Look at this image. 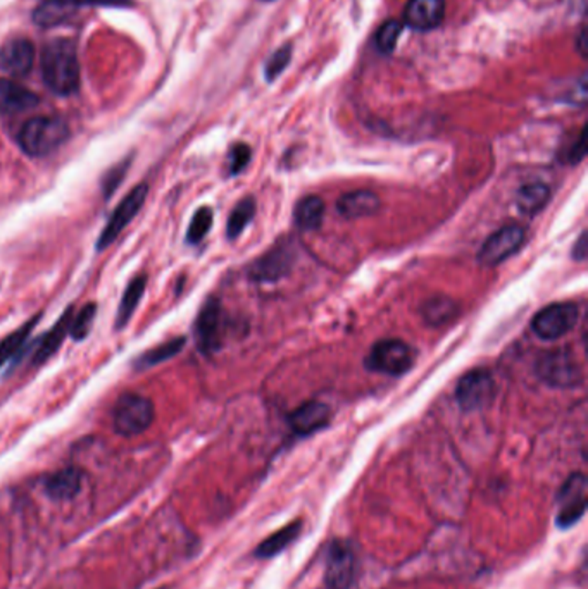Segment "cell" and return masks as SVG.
Wrapping results in <instances>:
<instances>
[{
    "label": "cell",
    "mask_w": 588,
    "mask_h": 589,
    "mask_svg": "<svg viewBox=\"0 0 588 589\" xmlns=\"http://www.w3.org/2000/svg\"><path fill=\"white\" fill-rule=\"evenodd\" d=\"M127 169H128V163H123L109 171V175L104 180V195L109 196L111 194H115L116 188L119 186V183L125 178Z\"/></svg>",
    "instance_id": "cell-36"
},
{
    "label": "cell",
    "mask_w": 588,
    "mask_h": 589,
    "mask_svg": "<svg viewBox=\"0 0 588 589\" xmlns=\"http://www.w3.org/2000/svg\"><path fill=\"white\" fill-rule=\"evenodd\" d=\"M35 63V47L26 38H16L0 47V71L23 78L32 71Z\"/></svg>",
    "instance_id": "cell-13"
},
{
    "label": "cell",
    "mask_w": 588,
    "mask_h": 589,
    "mask_svg": "<svg viewBox=\"0 0 588 589\" xmlns=\"http://www.w3.org/2000/svg\"><path fill=\"white\" fill-rule=\"evenodd\" d=\"M75 13H76L75 7H69L59 2L42 0V4L33 13V21L42 28H52L67 23Z\"/></svg>",
    "instance_id": "cell-25"
},
{
    "label": "cell",
    "mask_w": 588,
    "mask_h": 589,
    "mask_svg": "<svg viewBox=\"0 0 588 589\" xmlns=\"http://www.w3.org/2000/svg\"><path fill=\"white\" fill-rule=\"evenodd\" d=\"M292 59V45L287 44L283 47H279L269 59L268 63L264 65V75H266V80L268 82H275L279 78V75L287 69V65L290 63Z\"/></svg>",
    "instance_id": "cell-33"
},
{
    "label": "cell",
    "mask_w": 588,
    "mask_h": 589,
    "mask_svg": "<svg viewBox=\"0 0 588 589\" xmlns=\"http://www.w3.org/2000/svg\"><path fill=\"white\" fill-rule=\"evenodd\" d=\"M495 394V381L489 369H473L461 377L456 388V400L464 412L483 409Z\"/></svg>",
    "instance_id": "cell-6"
},
{
    "label": "cell",
    "mask_w": 588,
    "mask_h": 589,
    "mask_svg": "<svg viewBox=\"0 0 588 589\" xmlns=\"http://www.w3.org/2000/svg\"><path fill=\"white\" fill-rule=\"evenodd\" d=\"M69 138V126L65 119L54 115L33 117L19 131L17 142L25 154L32 157H46Z\"/></svg>",
    "instance_id": "cell-2"
},
{
    "label": "cell",
    "mask_w": 588,
    "mask_h": 589,
    "mask_svg": "<svg viewBox=\"0 0 588 589\" xmlns=\"http://www.w3.org/2000/svg\"><path fill=\"white\" fill-rule=\"evenodd\" d=\"M59 2L69 7H83V5H94V7H130L135 0H50Z\"/></svg>",
    "instance_id": "cell-35"
},
{
    "label": "cell",
    "mask_w": 588,
    "mask_h": 589,
    "mask_svg": "<svg viewBox=\"0 0 588 589\" xmlns=\"http://www.w3.org/2000/svg\"><path fill=\"white\" fill-rule=\"evenodd\" d=\"M261 2H275V0H261Z\"/></svg>",
    "instance_id": "cell-40"
},
{
    "label": "cell",
    "mask_w": 588,
    "mask_h": 589,
    "mask_svg": "<svg viewBox=\"0 0 588 589\" xmlns=\"http://www.w3.org/2000/svg\"><path fill=\"white\" fill-rule=\"evenodd\" d=\"M294 262V246L290 242H281L252 264L248 276L256 283H277L290 273Z\"/></svg>",
    "instance_id": "cell-10"
},
{
    "label": "cell",
    "mask_w": 588,
    "mask_h": 589,
    "mask_svg": "<svg viewBox=\"0 0 588 589\" xmlns=\"http://www.w3.org/2000/svg\"><path fill=\"white\" fill-rule=\"evenodd\" d=\"M402 35V23L397 19L385 21L376 33V47L381 54H392L397 47L399 36Z\"/></svg>",
    "instance_id": "cell-30"
},
{
    "label": "cell",
    "mask_w": 588,
    "mask_h": 589,
    "mask_svg": "<svg viewBox=\"0 0 588 589\" xmlns=\"http://www.w3.org/2000/svg\"><path fill=\"white\" fill-rule=\"evenodd\" d=\"M325 217V204L319 196L302 198L294 209V223L302 231L318 229Z\"/></svg>",
    "instance_id": "cell-21"
},
{
    "label": "cell",
    "mask_w": 588,
    "mask_h": 589,
    "mask_svg": "<svg viewBox=\"0 0 588 589\" xmlns=\"http://www.w3.org/2000/svg\"><path fill=\"white\" fill-rule=\"evenodd\" d=\"M38 97L21 83L0 80V113L17 115L38 105Z\"/></svg>",
    "instance_id": "cell-16"
},
{
    "label": "cell",
    "mask_w": 588,
    "mask_h": 589,
    "mask_svg": "<svg viewBox=\"0 0 588 589\" xmlns=\"http://www.w3.org/2000/svg\"><path fill=\"white\" fill-rule=\"evenodd\" d=\"M354 581V555L342 543H337L328 552L325 584L328 589H349Z\"/></svg>",
    "instance_id": "cell-14"
},
{
    "label": "cell",
    "mask_w": 588,
    "mask_h": 589,
    "mask_svg": "<svg viewBox=\"0 0 588 589\" xmlns=\"http://www.w3.org/2000/svg\"><path fill=\"white\" fill-rule=\"evenodd\" d=\"M559 502L561 507L557 514V525L566 529L578 523L587 508V477L583 474L572 475L559 491Z\"/></svg>",
    "instance_id": "cell-11"
},
{
    "label": "cell",
    "mask_w": 588,
    "mask_h": 589,
    "mask_svg": "<svg viewBox=\"0 0 588 589\" xmlns=\"http://www.w3.org/2000/svg\"><path fill=\"white\" fill-rule=\"evenodd\" d=\"M445 17V0H409L404 19L416 32L439 28Z\"/></svg>",
    "instance_id": "cell-15"
},
{
    "label": "cell",
    "mask_w": 588,
    "mask_h": 589,
    "mask_svg": "<svg viewBox=\"0 0 588 589\" xmlns=\"http://www.w3.org/2000/svg\"><path fill=\"white\" fill-rule=\"evenodd\" d=\"M221 305L209 298L198 312L196 323L197 344L200 352L214 354L221 346Z\"/></svg>",
    "instance_id": "cell-12"
},
{
    "label": "cell",
    "mask_w": 588,
    "mask_h": 589,
    "mask_svg": "<svg viewBox=\"0 0 588 589\" xmlns=\"http://www.w3.org/2000/svg\"><path fill=\"white\" fill-rule=\"evenodd\" d=\"M587 30L583 28V30H582V33H580V38H578V47H580V52H582V55H583V57L587 55Z\"/></svg>",
    "instance_id": "cell-39"
},
{
    "label": "cell",
    "mask_w": 588,
    "mask_h": 589,
    "mask_svg": "<svg viewBox=\"0 0 588 589\" xmlns=\"http://www.w3.org/2000/svg\"><path fill=\"white\" fill-rule=\"evenodd\" d=\"M578 307L570 302L547 305L532 319V329L542 340H557L578 323Z\"/></svg>",
    "instance_id": "cell-7"
},
{
    "label": "cell",
    "mask_w": 588,
    "mask_h": 589,
    "mask_svg": "<svg viewBox=\"0 0 588 589\" xmlns=\"http://www.w3.org/2000/svg\"><path fill=\"white\" fill-rule=\"evenodd\" d=\"M211 226H213V211L209 207L198 209L188 226V233H187L188 244H194V245L200 244L206 238V235L209 233Z\"/></svg>",
    "instance_id": "cell-32"
},
{
    "label": "cell",
    "mask_w": 588,
    "mask_h": 589,
    "mask_svg": "<svg viewBox=\"0 0 588 589\" xmlns=\"http://www.w3.org/2000/svg\"><path fill=\"white\" fill-rule=\"evenodd\" d=\"M585 152H587V147H585V131H580L576 142L573 144L570 147V152H568V161L572 164L580 163L583 157H585Z\"/></svg>",
    "instance_id": "cell-37"
},
{
    "label": "cell",
    "mask_w": 588,
    "mask_h": 589,
    "mask_svg": "<svg viewBox=\"0 0 588 589\" xmlns=\"http://www.w3.org/2000/svg\"><path fill=\"white\" fill-rule=\"evenodd\" d=\"M537 373L553 388H573L583 381L580 365L570 352L556 350L545 354L537 364Z\"/></svg>",
    "instance_id": "cell-5"
},
{
    "label": "cell",
    "mask_w": 588,
    "mask_h": 589,
    "mask_svg": "<svg viewBox=\"0 0 588 589\" xmlns=\"http://www.w3.org/2000/svg\"><path fill=\"white\" fill-rule=\"evenodd\" d=\"M290 427L300 436H308L329 423V409L321 402H308L290 415Z\"/></svg>",
    "instance_id": "cell-17"
},
{
    "label": "cell",
    "mask_w": 588,
    "mask_h": 589,
    "mask_svg": "<svg viewBox=\"0 0 588 589\" xmlns=\"http://www.w3.org/2000/svg\"><path fill=\"white\" fill-rule=\"evenodd\" d=\"M183 346H185V338H173V340H169L166 344L148 350L146 355H142L138 359V365L140 367H152V365L161 364L164 360L173 359L175 355L180 354Z\"/></svg>",
    "instance_id": "cell-29"
},
{
    "label": "cell",
    "mask_w": 588,
    "mask_h": 589,
    "mask_svg": "<svg viewBox=\"0 0 588 589\" xmlns=\"http://www.w3.org/2000/svg\"><path fill=\"white\" fill-rule=\"evenodd\" d=\"M337 209L347 219H360L366 215H373L380 209V198L368 190L350 192L339 200Z\"/></svg>",
    "instance_id": "cell-19"
},
{
    "label": "cell",
    "mask_w": 588,
    "mask_h": 589,
    "mask_svg": "<svg viewBox=\"0 0 588 589\" xmlns=\"http://www.w3.org/2000/svg\"><path fill=\"white\" fill-rule=\"evenodd\" d=\"M156 409L154 404L137 393L123 394L113 412V423L117 434L121 436H138L147 431L154 423Z\"/></svg>",
    "instance_id": "cell-3"
},
{
    "label": "cell",
    "mask_w": 588,
    "mask_h": 589,
    "mask_svg": "<svg viewBox=\"0 0 588 589\" xmlns=\"http://www.w3.org/2000/svg\"><path fill=\"white\" fill-rule=\"evenodd\" d=\"M412 360L414 354L408 344L400 340H381L366 357V367L381 374L400 376L411 369Z\"/></svg>",
    "instance_id": "cell-4"
},
{
    "label": "cell",
    "mask_w": 588,
    "mask_h": 589,
    "mask_svg": "<svg viewBox=\"0 0 588 589\" xmlns=\"http://www.w3.org/2000/svg\"><path fill=\"white\" fill-rule=\"evenodd\" d=\"M254 214H256V202L250 196L240 200L235 205V209L229 215L228 226H227V235H228L229 240H235L237 236H240V233L247 228V225L254 219Z\"/></svg>",
    "instance_id": "cell-27"
},
{
    "label": "cell",
    "mask_w": 588,
    "mask_h": 589,
    "mask_svg": "<svg viewBox=\"0 0 588 589\" xmlns=\"http://www.w3.org/2000/svg\"><path fill=\"white\" fill-rule=\"evenodd\" d=\"M147 192V185H138L121 200V204L116 207L111 219L107 221L106 228L98 236V250H106L107 246L115 244L116 238L121 235V231L130 225L137 214L140 213L142 205L146 204Z\"/></svg>",
    "instance_id": "cell-8"
},
{
    "label": "cell",
    "mask_w": 588,
    "mask_h": 589,
    "mask_svg": "<svg viewBox=\"0 0 588 589\" xmlns=\"http://www.w3.org/2000/svg\"><path fill=\"white\" fill-rule=\"evenodd\" d=\"M551 198V190L543 183H530L524 185L518 192V209L523 214L533 215L539 214L549 202Z\"/></svg>",
    "instance_id": "cell-26"
},
{
    "label": "cell",
    "mask_w": 588,
    "mask_h": 589,
    "mask_svg": "<svg viewBox=\"0 0 588 589\" xmlns=\"http://www.w3.org/2000/svg\"><path fill=\"white\" fill-rule=\"evenodd\" d=\"M96 314H97V307L96 304H88L85 305L78 315L71 317V324H69V334L73 336V340L80 342L88 336V333L94 327V321H96Z\"/></svg>",
    "instance_id": "cell-31"
},
{
    "label": "cell",
    "mask_w": 588,
    "mask_h": 589,
    "mask_svg": "<svg viewBox=\"0 0 588 589\" xmlns=\"http://www.w3.org/2000/svg\"><path fill=\"white\" fill-rule=\"evenodd\" d=\"M83 475L78 469L67 467L47 477L46 493L52 500H71L82 490Z\"/></svg>",
    "instance_id": "cell-18"
},
{
    "label": "cell",
    "mask_w": 588,
    "mask_h": 589,
    "mask_svg": "<svg viewBox=\"0 0 588 589\" xmlns=\"http://www.w3.org/2000/svg\"><path fill=\"white\" fill-rule=\"evenodd\" d=\"M252 150L246 144H237L229 152V175H238L250 163Z\"/></svg>",
    "instance_id": "cell-34"
},
{
    "label": "cell",
    "mask_w": 588,
    "mask_h": 589,
    "mask_svg": "<svg viewBox=\"0 0 588 589\" xmlns=\"http://www.w3.org/2000/svg\"><path fill=\"white\" fill-rule=\"evenodd\" d=\"M300 529H302V521H294V523L289 524L287 527L273 533L269 538H266L256 548V555L259 556V558H271V556L279 555L287 546H290L299 538Z\"/></svg>",
    "instance_id": "cell-22"
},
{
    "label": "cell",
    "mask_w": 588,
    "mask_h": 589,
    "mask_svg": "<svg viewBox=\"0 0 588 589\" xmlns=\"http://www.w3.org/2000/svg\"><path fill=\"white\" fill-rule=\"evenodd\" d=\"M42 76L56 95L67 97L80 88V63L73 40L54 38L42 52Z\"/></svg>",
    "instance_id": "cell-1"
},
{
    "label": "cell",
    "mask_w": 588,
    "mask_h": 589,
    "mask_svg": "<svg viewBox=\"0 0 588 589\" xmlns=\"http://www.w3.org/2000/svg\"><path fill=\"white\" fill-rule=\"evenodd\" d=\"M146 286H147V276L146 275L137 276L128 285L127 292H125L123 298H121L119 309H117V317H116V327L117 329H121V327L128 324L133 312H135L137 305L140 304L142 296L146 294Z\"/></svg>",
    "instance_id": "cell-24"
},
{
    "label": "cell",
    "mask_w": 588,
    "mask_h": 589,
    "mask_svg": "<svg viewBox=\"0 0 588 589\" xmlns=\"http://www.w3.org/2000/svg\"><path fill=\"white\" fill-rule=\"evenodd\" d=\"M458 304L445 294L431 296L421 307V314H423L426 323L433 324V326H441V324L451 323L458 315Z\"/></svg>",
    "instance_id": "cell-23"
},
{
    "label": "cell",
    "mask_w": 588,
    "mask_h": 589,
    "mask_svg": "<svg viewBox=\"0 0 588 589\" xmlns=\"http://www.w3.org/2000/svg\"><path fill=\"white\" fill-rule=\"evenodd\" d=\"M38 319H40V315L33 317V319H30V321L25 324V326L19 327V329L15 331V333H11L5 340L0 342V367H2L7 360L11 359V357L16 355L17 352H19V348L25 344L26 338L30 336L33 327L36 326Z\"/></svg>",
    "instance_id": "cell-28"
},
{
    "label": "cell",
    "mask_w": 588,
    "mask_h": 589,
    "mask_svg": "<svg viewBox=\"0 0 588 589\" xmlns=\"http://www.w3.org/2000/svg\"><path fill=\"white\" fill-rule=\"evenodd\" d=\"M524 236V229L514 225L495 231L480 248L478 262L485 267L502 264L523 246Z\"/></svg>",
    "instance_id": "cell-9"
},
{
    "label": "cell",
    "mask_w": 588,
    "mask_h": 589,
    "mask_svg": "<svg viewBox=\"0 0 588 589\" xmlns=\"http://www.w3.org/2000/svg\"><path fill=\"white\" fill-rule=\"evenodd\" d=\"M585 255H587V238H585V235H582L580 240L576 242V245L573 248V257L576 261H583Z\"/></svg>",
    "instance_id": "cell-38"
},
{
    "label": "cell",
    "mask_w": 588,
    "mask_h": 589,
    "mask_svg": "<svg viewBox=\"0 0 588 589\" xmlns=\"http://www.w3.org/2000/svg\"><path fill=\"white\" fill-rule=\"evenodd\" d=\"M71 317H73V307H69L65 312V315L59 319V323L52 327L49 333L44 336V340L38 344V348L35 352V357H33V364L35 365L46 364L59 350V346L65 342L66 334L69 333Z\"/></svg>",
    "instance_id": "cell-20"
}]
</instances>
